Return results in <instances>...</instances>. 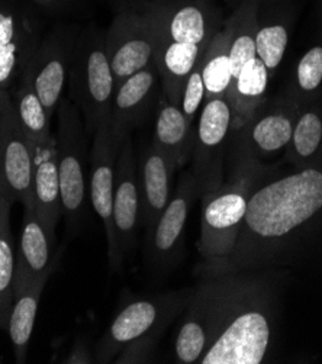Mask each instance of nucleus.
<instances>
[{
	"label": "nucleus",
	"instance_id": "nucleus-1",
	"mask_svg": "<svg viewBox=\"0 0 322 364\" xmlns=\"http://www.w3.org/2000/svg\"><path fill=\"white\" fill-rule=\"evenodd\" d=\"M322 210V167L312 164L269 180L248 198L230 256L202 269L205 276L232 274L266 263Z\"/></svg>",
	"mask_w": 322,
	"mask_h": 364
},
{
	"label": "nucleus",
	"instance_id": "nucleus-2",
	"mask_svg": "<svg viewBox=\"0 0 322 364\" xmlns=\"http://www.w3.org/2000/svg\"><path fill=\"white\" fill-rule=\"evenodd\" d=\"M231 274L205 276L210 343L198 364H260L272 346V312L264 290Z\"/></svg>",
	"mask_w": 322,
	"mask_h": 364
},
{
	"label": "nucleus",
	"instance_id": "nucleus-3",
	"mask_svg": "<svg viewBox=\"0 0 322 364\" xmlns=\"http://www.w3.org/2000/svg\"><path fill=\"white\" fill-rule=\"evenodd\" d=\"M264 171V167L254 159L235 157L232 178L228 183L202 195L198 248L205 260V267L221 263L231 254L244 220L248 198Z\"/></svg>",
	"mask_w": 322,
	"mask_h": 364
},
{
	"label": "nucleus",
	"instance_id": "nucleus-4",
	"mask_svg": "<svg viewBox=\"0 0 322 364\" xmlns=\"http://www.w3.org/2000/svg\"><path fill=\"white\" fill-rule=\"evenodd\" d=\"M68 97L82 112L87 135L111 118L115 77L106 54L104 33L87 31L77 36L68 75Z\"/></svg>",
	"mask_w": 322,
	"mask_h": 364
},
{
	"label": "nucleus",
	"instance_id": "nucleus-5",
	"mask_svg": "<svg viewBox=\"0 0 322 364\" xmlns=\"http://www.w3.org/2000/svg\"><path fill=\"white\" fill-rule=\"evenodd\" d=\"M58 127L55 131L57 160L61 189V208L67 223V232L75 235L87 203L86 183V129L80 111L70 97H63L57 109Z\"/></svg>",
	"mask_w": 322,
	"mask_h": 364
},
{
	"label": "nucleus",
	"instance_id": "nucleus-6",
	"mask_svg": "<svg viewBox=\"0 0 322 364\" xmlns=\"http://www.w3.org/2000/svg\"><path fill=\"white\" fill-rule=\"evenodd\" d=\"M193 292H170L146 299H136L121 309L109 328L100 338L95 363H111L131 341L157 328H166L168 322L190 302Z\"/></svg>",
	"mask_w": 322,
	"mask_h": 364
},
{
	"label": "nucleus",
	"instance_id": "nucleus-7",
	"mask_svg": "<svg viewBox=\"0 0 322 364\" xmlns=\"http://www.w3.org/2000/svg\"><path fill=\"white\" fill-rule=\"evenodd\" d=\"M231 132L232 109L228 97L205 100L195 125L192 153V173L200 196L224 183V160Z\"/></svg>",
	"mask_w": 322,
	"mask_h": 364
},
{
	"label": "nucleus",
	"instance_id": "nucleus-8",
	"mask_svg": "<svg viewBox=\"0 0 322 364\" xmlns=\"http://www.w3.org/2000/svg\"><path fill=\"white\" fill-rule=\"evenodd\" d=\"M144 14L159 41L193 44L208 48L221 26V12L209 0L185 2H146L138 8Z\"/></svg>",
	"mask_w": 322,
	"mask_h": 364
},
{
	"label": "nucleus",
	"instance_id": "nucleus-9",
	"mask_svg": "<svg viewBox=\"0 0 322 364\" xmlns=\"http://www.w3.org/2000/svg\"><path fill=\"white\" fill-rule=\"evenodd\" d=\"M121 147L114 136L111 118H107L93 135L89 174V195L95 212L100 218L111 269L118 272L122 266V254L118 247L114 224L115 171Z\"/></svg>",
	"mask_w": 322,
	"mask_h": 364
},
{
	"label": "nucleus",
	"instance_id": "nucleus-10",
	"mask_svg": "<svg viewBox=\"0 0 322 364\" xmlns=\"http://www.w3.org/2000/svg\"><path fill=\"white\" fill-rule=\"evenodd\" d=\"M301 107L288 93L270 102L264 100L252 118L231 132L237 138L235 157L257 160L288 147Z\"/></svg>",
	"mask_w": 322,
	"mask_h": 364
},
{
	"label": "nucleus",
	"instance_id": "nucleus-11",
	"mask_svg": "<svg viewBox=\"0 0 322 364\" xmlns=\"http://www.w3.org/2000/svg\"><path fill=\"white\" fill-rule=\"evenodd\" d=\"M104 46L115 85L154 63L156 33L138 8L118 12L104 33Z\"/></svg>",
	"mask_w": 322,
	"mask_h": 364
},
{
	"label": "nucleus",
	"instance_id": "nucleus-12",
	"mask_svg": "<svg viewBox=\"0 0 322 364\" xmlns=\"http://www.w3.org/2000/svg\"><path fill=\"white\" fill-rule=\"evenodd\" d=\"M77 36L70 29H55L40 40L25 71L53 119L68 82Z\"/></svg>",
	"mask_w": 322,
	"mask_h": 364
},
{
	"label": "nucleus",
	"instance_id": "nucleus-13",
	"mask_svg": "<svg viewBox=\"0 0 322 364\" xmlns=\"http://www.w3.org/2000/svg\"><path fill=\"white\" fill-rule=\"evenodd\" d=\"M198 195V183L190 170L178 180L170 202L149 228V254L159 267H170L181 260L186 221Z\"/></svg>",
	"mask_w": 322,
	"mask_h": 364
},
{
	"label": "nucleus",
	"instance_id": "nucleus-14",
	"mask_svg": "<svg viewBox=\"0 0 322 364\" xmlns=\"http://www.w3.org/2000/svg\"><path fill=\"white\" fill-rule=\"evenodd\" d=\"M2 138V181L14 202L22 206L32 203L33 151L19 124L11 93L6 95L0 112Z\"/></svg>",
	"mask_w": 322,
	"mask_h": 364
},
{
	"label": "nucleus",
	"instance_id": "nucleus-15",
	"mask_svg": "<svg viewBox=\"0 0 322 364\" xmlns=\"http://www.w3.org/2000/svg\"><path fill=\"white\" fill-rule=\"evenodd\" d=\"M161 95V82L156 64L139 70L115 87L111 124L117 144L122 147L129 132L144 124Z\"/></svg>",
	"mask_w": 322,
	"mask_h": 364
},
{
	"label": "nucleus",
	"instance_id": "nucleus-16",
	"mask_svg": "<svg viewBox=\"0 0 322 364\" xmlns=\"http://www.w3.org/2000/svg\"><path fill=\"white\" fill-rule=\"evenodd\" d=\"M141 195L138 183V161L134 145L128 136L122 144L115 171L114 224L122 257L132 251L136 230L141 225Z\"/></svg>",
	"mask_w": 322,
	"mask_h": 364
},
{
	"label": "nucleus",
	"instance_id": "nucleus-17",
	"mask_svg": "<svg viewBox=\"0 0 322 364\" xmlns=\"http://www.w3.org/2000/svg\"><path fill=\"white\" fill-rule=\"evenodd\" d=\"M55 231L38 216L33 203L23 206L19 251L15 262L14 292L41 277L50 276L53 270Z\"/></svg>",
	"mask_w": 322,
	"mask_h": 364
},
{
	"label": "nucleus",
	"instance_id": "nucleus-18",
	"mask_svg": "<svg viewBox=\"0 0 322 364\" xmlns=\"http://www.w3.org/2000/svg\"><path fill=\"white\" fill-rule=\"evenodd\" d=\"M40 36L25 16L0 6V89L9 90L28 65Z\"/></svg>",
	"mask_w": 322,
	"mask_h": 364
},
{
	"label": "nucleus",
	"instance_id": "nucleus-19",
	"mask_svg": "<svg viewBox=\"0 0 322 364\" xmlns=\"http://www.w3.org/2000/svg\"><path fill=\"white\" fill-rule=\"evenodd\" d=\"M174 163L151 142L139 157L138 183L141 225L147 230L157 221L174 193Z\"/></svg>",
	"mask_w": 322,
	"mask_h": 364
},
{
	"label": "nucleus",
	"instance_id": "nucleus-20",
	"mask_svg": "<svg viewBox=\"0 0 322 364\" xmlns=\"http://www.w3.org/2000/svg\"><path fill=\"white\" fill-rule=\"evenodd\" d=\"M32 151V203L41 220L55 231L63 213L55 135L48 142L35 145Z\"/></svg>",
	"mask_w": 322,
	"mask_h": 364
},
{
	"label": "nucleus",
	"instance_id": "nucleus-21",
	"mask_svg": "<svg viewBox=\"0 0 322 364\" xmlns=\"http://www.w3.org/2000/svg\"><path fill=\"white\" fill-rule=\"evenodd\" d=\"M153 144L178 168L192 159L195 144V124H192L181 106L173 105L161 92L154 119Z\"/></svg>",
	"mask_w": 322,
	"mask_h": 364
},
{
	"label": "nucleus",
	"instance_id": "nucleus-22",
	"mask_svg": "<svg viewBox=\"0 0 322 364\" xmlns=\"http://www.w3.org/2000/svg\"><path fill=\"white\" fill-rule=\"evenodd\" d=\"M206 50L193 44L156 40L154 64L160 76L161 92L173 105L181 106L185 83L202 63Z\"/></svg>",
	"mask_w": 322,
	"mask_h": 364
},
{
	"label": "nucleus",
	"instance_id": "nucleus-23",
	"mask_svg": "<svg viewBox=\"0 0 322 364\" xmlns=\"http://www.w3.org/2000/svg\"><path fill=\"white\" fill-rule=\"evenodd\" d=\"M210 343V308L202 284L193 292L174 341L177 363H199Z\"/></svg>",
	"mask_w": 322,
	"mask_h": 364
},
{
	"label": "nucleus",
	"instance_id": "nucleus-24",
	"mask_svg": "<svg viewBox=\"0 0 322 364\" xmlns=\"http://www.w3.org/2000/svg\"><path fill=\"white\" fill-rule=\"evenodd\" d=\"M270 75L259 57L249 60L232 80L228 100L232 109V132L238 131L266 100Z\"/></svg>",
	"mask_w": 322,
	"mask_h": 364
},
{
	"label": "nucleus",
	"instance_id": "nucleus-25",
	"mask_svg": "<svg viewBox=\"0 0 322 364\" xmlns=\"http://www.w3.org/2000/svg\"><path fill=\"white\" fill-rule=\"evenodd\" d=\"M234 26L235 18L232 15L227 22L222 23L221 29L215 33L200 63L205 100L228 96L232 82L230 48Z\"/></svg>",
	"mask_w": 322,
	"mask_h": 364
},
{
	"label": "nucleus",
	"instance_id": "nucleus-26",
	"mask_svg": "<svg viewBox=\"0 0 322 364\" xmlns=\"http://www.w3.org/2000/svg\"><path fill=\"white\" fill-rule=\"evenodd\" d=\"M321 99L301 107L292 138L288 147H286V160L298 168L316 164V161L322 157Z\"/></svg>",
	"mask_w": 322,
	"mask_h": 364
},
{
	"label": "nucleus",
	"instance_id": "nucleus-27",
	"mask_svg": "<svg viewBox=\"0 0 322 364\" xmlns=\"http://www.w3.org/2000/svg\"><path fill=\"white\" fill-rule=\"evenodd\" d=\"M48 276L41 277L14 292V305L6 331L11 337L14 354L18 363H23L26 360L28 346L33 333L35 318H37L40 299L44 292Z\"/></svg>",
	"mask_w": 322,
	"mask_h": 364
},
{
	"label": "nucleus",
	"instance_id": "nucleus-28",
	"mask_svg": "<svg viewBox=\"0 0 322 364\" xmlns=\"http://www.w3.org/2000/svg\"><path fill=\"white\" fill-rule=\"evenodd\" d=\"M289 15L277 8H269L266 12L257 9L256 26V53L266 65L270 77L281 64L286 48L289 44Z\"/></svg>",
	"mask_w": 322,
	"mask_h": 364
},
{
	"label": "nucleus",
	"instance_id": "nucleus-29",
	"mask_svg": "<svg viewBox=\"0 0 322 364\" xmlns=\"http://www.w3.org/2000/svg\"><path fill=\"white\" fill-rule=\"evenodd\" d=\"M12 100L15 103L19 124L31 144V147L48 142L54 138V134L51 131V118L48 117L45 107L25 70L16 82V90L12 96Z\"/></svg>",
	"mask_w": 322,
	"mask_h": 364
},
{
	"label": "nucleus",
	"instance_id": "nucleus-30",
	"mask_svg": "<svg viewBox=\"0 0 322 364\" xmlns=\"http://www.w3.org/2000/svg\"><path fill=\"white\" fill-rule=\"evenodd\" d=\"M14 200L4 181L0 183V330H8L14 305L15 250L11 231V206Z\"/></svg>",
	"mask_w": 322,
	"mask_h": 364
},
{
	"label": "nucleus",
	"instance_id": "nucleus-31",
	"mask_svg": "<svg viewBox=\"0 0 322 364\" xmlns=\"http://www.w3.org/2000/svg\"><path fill=\"white\" fill-rule=\"evenodd\" d=\"M259 5L260 0H244L242 5L234 12L235 26L230 48L232 80L240 75V71L249 60L257 57L256 26Z\"/></svg>",
	"mask_w": 322,
	"mask_h": 364
},
{
	"label": "nucleus",
	"instance_id": "nucleus-32",
	"mask_svg": "<svg viewBox=\"0 0 322 364\" xmlns=\"http://www.w3.org/2000/svg\"><path fill=\"white\" fill-rule=\"evenodd\" d=\"M288 95L301 106L322 97V43L311 47L296 63Z\"/></svg>",
	"mask_w": 322,
	"mask_h": 364
},
{
	"label": "nucleus",
	"instance_id": "nucleus-33",
	"mask_svg": "<svg viewBox=\"0 0 322 364\" xmlns=\"http://www.w3.org/2000/svg\"><path fill=\"white\" fill-rule=\"evenodd\" d=\"M203 102H205V86H203L200 64H199L188 77L182 92V100H181L182 112L192 124H195V121L198 119Z\"/></svg>",
	"mask_w": 322,
	"mask_h": 364
},
{
	"label": "nucleus",
	"instance_id": "nucleus-34",
	"mask_svg": "<svg viewBox=\"0 0 322 364\" xmlns=\"http://www.w3.org/2000/svg\"><path fill=\"white\" fill-rule=\"evenodd\" d=\"M163 331H164V328H157L154 331H150L146 336H142V337L131 341L128 346H125L121 350V353L114 358V361L119 363V364L147 363L153 357L159 337L161 336Z\"/></svg>",
	"mask_w": 322,
	"mask_h": 364
},
{
	"label": "nucleus",
	"instance_id": "nucleus-35",
	"mask_svg": "<svg viewBox=\"0 0 322 364\" xmlns=\"http://www.w3.org/2000/svg\"><path fill=\"white\" fill-rule=\"evenodd\" d=\"M64 363L68 364H89L95 363V357L92 355L87 343L83 338H77L73 347L70 348V353L64 358Z\"/></svg>",
	"mask_w": 322,
	"mask_h": 364
},
{
	"label": "nucleus",
	"instance_id": "nucleus-36",
	"mask_svg": "<svg viewBox=\"0 0 322 364\" xmlns=\"http://www.w3.org/2000/svg\"><path fill=\"white\" fill-rule=\"evenodd\" d=\"M9 93V90H4V89H0V112H2V106H4V100H5V97H6V95Z\"/></svg>",
	"mask_w": 322,
	"mask_h": 364
},
{
	"label": "nucleus",
	"instance_id": "nucleus-37",
	"mask_svg": "<svg viewBox=\"0 0 322 364\" xmlns=\"http://www.w3.org/2000/svg\"><path fill=\"white\" fill-rule=\"evenodd\" d=\"M0 183H2V138H0Z\"/></svg>",
	"mask_w": 322,
	"mask_h": 364
},
{
	"label": "nucleus",
	"instance_id": "nucleus-38",
	"mask_svg": "<svg viewBox=\"0 0 322 364\" xmlns=\"http://www.w3.org/2000/svg\"><path fill=\"white\" fill-rule=\"evenodd\" d=\"M38 4H41V5H45V6H48V5H53V4H55V0H37Z\"/></svg>",
	"mask_w": 322,
	"mask_h": 364
},
{
	"label": "nucleus",
	"instance_id": "nucleus-39",
	"mask_svg": "<svg viewBox=\"0 0 322 364\" xmlns=\"http://www.w3.org/2000/svg\"><path fill=\"white\" fill-rule=\"evenodd\" d=\"M321 28H322V18H321Z\"/></svg>",
	"mask_w": 322,
	"mask_h": 364
}]
</instances>
